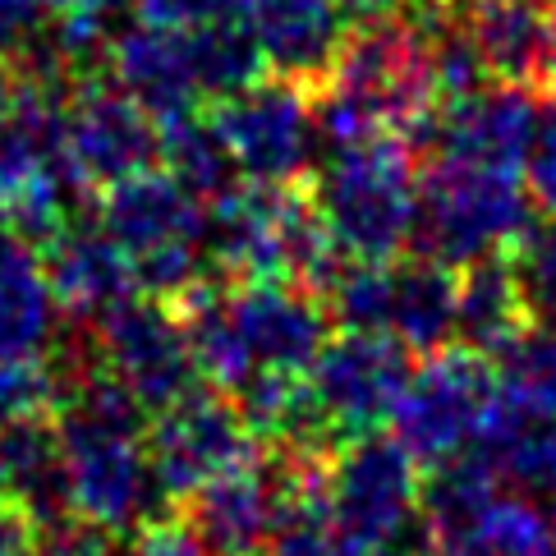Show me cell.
Returning <instances> with one entry per match:
<instances>
[{
    "mask_svg": "<svg viewBox=\"0 0 556 556\" xmlns=\"http://www.w3.org/2000/svg\"><path fill=\"white\" fill-rule=\"evenodd\" d=\"M419 152L405 138H372L313 166L308 189L336 249L354 263H395L419 222Z\"/></svg>",
    "mask_w": 556,
    "mask_h": 556,
    "instance_id": "cell-1",
    "label": "cell"
},
{
    "mask_svg": "<svg viewBox=\"0 0 556 556\" xmlns=\"http://www.w3.org/2000/svg\"><path fill=\"white\" fill-rule=\"evenodd\" d=\"M533 222V198L520 170L428 162L419 170V222L409 253L446 267H469L488 253H506Z\"/></svg>",
    "mask_w": 556,
    "mask_h": 556,
    "instance_id": "cell-2",
    "label": "cell"
},
{
    "mask_svg": "<svg viewBox=\"0 0 556 556\" xmlns=\"http://www.w3.org/2000/svg\"><path fill=\"white\" fill-rule=\"evenodd\" d=\"M65 97L61 84L24 78L0 134V226L28 249L74 226L70 212L84 193L65 156Z\"/></svg>",
    "mask_w": 556,
    "mask_h": 556,
    "instance_id": "cell-3",
    "label": "cell"
},
{
    "mask_svg": "<svg viewBox=\"0 0 556 556\" xmlns=\"http://www.w3.org/2000/svg\"><path fill=\"white\" fill-rule=\"evenodd\" d=\"M496 405V372L492 359L465 345L428 354L424 368H414L409 387L395 405V442H401L419 469H442L469 455Z\"/></svg>",
    "mask_w": 556,
    "mask_h": 556,
    "instance_id": "cell-4",
    "label": "cell"
},
{
    "mask_svg": "<svg viewBox=\"0 0 556 556\" xmlns=\"http://www.w3.org/2000/svg\"><path fill=\"white\" fill-rule=\"evenodd\" d=\"M419 465L395 437H354L327 465V502L336 539L391 556L419 525Z\"/></svg>",
    "mask_w": 556,
    "mask_h": 556,
    "instance_id": "cell-5",
    "label": "cell"
},
{
    "mask_svg": "<svg viewBox=\"0 0 556 556\" xmlns=\"http://www.w3.org/2000/svg\"><path fill=\"white\" fill-rule=\"evenodd\" d=\"M55 428H61L70 506L78 520H92L111 533H129L170 510L162 488H156L148 446L134 432L102 428L92 419H78L70 409H61Z\"/></svg>",
    "mask_w": 556,
    "mask_h": 556,
    "instance_id": "cell-6",
    "label": "cell"
},
{
    "mask_svg": "<svg viewBox=\"0 0 556 556\" xmlns=\"http://www.w3.org/2000/svg\"><path fill=\"white\" fill-rule=\"evenodd\" d=\"M257 451L263 442L244 424L240 405L207 382L156 414L148 432V460L170 510H180L193 492H203L226 469L253 460Z\"/></svg>",
    "mask_w": 556,
    "mask_h": 556,
    "instance_id": "cell-7",
    "label": "cell"
},
{
    "mask_svg": "<svg viewBox=\"0 0 556 556\" xmlns=\"http://www.w3.org/2000/svg\"><path fill=\"white\" fill-rule=\"evenodd\" d=\"M92 345H97V364H106L121 377L143 401L148 414H162L203 387L180 313L152 300V294H134V300L97 317Z\"/></svg>",
    "mask_w": 556,
    "mask_h": 556,
    "instance_id": "cell-8",
    "label": "cell"
},
{
    "mask_svg": "<svg viewBox=\"0 0 556 556\" xmlns=\"http://www.w3.org/2000/svg\"><path fill=\"white\" fill-rule=\"evenodd\" d=\"M414 377V350L391 331H331V341L308 368L327 424L341 442L382 432Z\"/></svg>",
    "mask_w": 556,
    "mask_h": 556,
    "instance_id": "cell-9",
    "label": "cell"
},
{
    "mask_svg": "<svg viewBox=\"0 0 556 556\" xmlns=\"http://www.w3.org/2000/svg\"><path fill=\"white\" fill-rule=\"evenodd\" d=\"M216 129L240 162V175L253 185H294L313 175L317 152V121L313 97L286 78H257L230 102L207 106Z\"/></svg>",
    "mask_w": 556,
    "mask_h": 556,
    "instance_id": "cell-10",
    "label": "cell"
},
{
    "mask_svg": "<svg viewBox=\"0 0 556 556\" xmlns=\"http://www.w3.org/2000/svg\"><path fill=\"white\" fill-rule=\"evenodd\" d=\"M65 156L78 189H111L162 156V129L115 78L84 74L65 97Z\"/></svg>",
    "mask_w": 556,
    "mask_h": 556,
    "instance_id": "cell-11",
    "label": "cell"
},
{
    "mask_svg": "<svg viewBox=\"0 0 556 556\" xmlns=\"http://www.w3.org/2000/svg\"><path fill=\"white\" fill-rule=\"evenodd\" d=\"M230 313L253 372H308L331 341V313L294 281H230Z\"/></svg>",
    "mask_w": 556,
    "mask_h": 556,
    "instance_id": "cell-12",
    "label": "cell"
},
{
    "mask_svg": "<svg viewBox=\"0 0 556 556\" xmlns=\"http://www.w3.org/2000/svg\"><path fill=\"white\" fill-rule=\"evenodd\" d=\"M249 18L267 74L304 88L308 97L331 78L350 37L341 0H249Z\"/></svg>",
    "mask_w": 556,
    "mask_h": 556,
    "instance_id": "cell-13",
    "label": "cell"
},
{
    "mask_svg": "<svg viewBox=\"0 0 556 556\" xmlns=\"http://www.w3.org/2000/svg\"><path fill=\"white\" fill-rule=\"evenodd\" d=\"M102 226L129 257L207 240V207L166 170H138L102 193Z\"/></svg>",
    "mask_w": 556,
    "mask_h": 556,
    "instance_id": "cell-14",
    "label": "cell"
},
{
    "mask_svg": "<svg viewBox=\"0 0 556 556\" xmlns=\"http://www.w3.org/2000/svg\"><path fill=\"white\" fill-rule=\"evenodd\" d=\"M488 74L510 88H547L556 10L529 0H451Z\"/></svg>",
    "mask_w": 556,
    "mask_h": 556,
    "instance_id": "cell-15",
    "label": "cell"
},
{
    "mask_svg": "<svg viewBox=\"0 0 556 556\" xmlns=\"http://www.w3.org/2000/svg\"><path fill=\"white\" fill-rule=\"evenodd\" d=\"M111 78L121 84L152 121H175V115L203 111V88H198L193 51L185 33L129 24L111 37Z\"/></svg>",
    "mask_w": 556,
    "mask_h": 556,
    "instance_id": "cell-16",
    "label": "cell"
},
{
    "mask_svg": "<svg viewBox=\"0 0 556 556\" xmlns=\"http://www.w3.org/2000/svg\"><path fill=\"white\" fill-rule=\"evenodd\" d=\"M47 281L55 304L74 317H102L115 304L134 300V257L102 226L74 222L47 244Z\"/></svg>",
    "mask_w": 556,
    "mask_h": 556,
    "instance_id": "cell-17",
    "label": "cell"
},
{
    "mask_svg": "<svg viewBox=\"0 0 556 556\" xmlns=\"http://www.w3.org/2000/svg\"><path fill=\"white\" fill-rule=\"evenodd\" d=\"M0 469L10 483V502L33 529H47L65 520L70 506V473H65V446L61 428L42 419H24L0 428Z\"/></svg>",
    "mask_w": 556,
    "mask_h": 556,
    "instance_id": "cell-18",
    "label": "cell"
},
{
    "mask_svg": "<svg viewBox=\"0 0 556 556\" xmlns=\"http://www.w3.org/2000/svg\"><path fill=\"white\" fill-rule=\"evenodd\" d=\"M455 300L460 271L432 257L405 253L391 263V336L414 354H442L455 345Z\"/></svg>",
    "mask_w": 556,
    "mask_h": 556,
    "instance_id": "cell-19",
    "label": "cell"
},
{
    "mask_svg": "<svg viewBox=\"0 0 556 556\" xmlns=\"http://www.w3.org/2000/svg\"><path fill=\"white\" fill-rule=\"evenodd\" d=\"M533 317L525 308L520 281L506 253H488L479 263L460 267V300H455V345L483 359H496L515 336L529 331Z\"/></svg>",
    "mask_w": 556,
    "mask_h": 556,
    "instance_id": "cell-20",
    "label": "cell"
},
{
    "mask_svg": "<svg viewBox=\"0 0 556 556\" xmlns=\"http://www.w3.org/2000/svg\"><path fill=\"white\" fill-rule=\"evenodd\" d=\"M61 304L51 294L47 271L24 240L0 249V359H42L55 341Z\"/></svg>",
    "mask_w": 556,
    "mask_h": 556,
    "instance_id": "cell-21",
    "label": "cell"
},
{
    "mask_svg": "<svg viewBox=\"0 0 556 556\" xmlns=\"http://www.w3.org/2000/svg\"><path fill=\"white\" fill-rule=\"evenodd\" d=\"M162 162H166L170 180L185 185L203 207L222 203L226 193L244 185L240 162H235L226 134L216 129L207 106L175 115V121H162Z\"/></svg>",
    "mask_w": 556,
    "mask_h": 556,
    "instance_id": "cell-22",
    "label": "cell"
},
{
    "mask_svg": "<svg viewBox=\"0 0 556 556\" xmlns=\"http://www.w3.org/2000/svg\"><path fill=\"white\" fill-rule=\"evenodd\" d=\"M185 37H189L198 88H203L207 106L230 102V97H240L244 88H253L257 78H267V61H263V47H257V33H253L249 14L222 18V24L185 33Z\"/></svg>",
    "mask_w": 556,
    "mask_h": 556,
    "instance_id": "cell-23",
    "label": "cell"
},
{
    "mask_svg": "<svg viewBox=\"0 0 556 556\" xmlns=\"http://www.w3.org/2000/svg\"><path fill=\"white\" fill-rule=\"evenodd\" d=\"M496 391L515 409L556 424V327H529L492 359Z\"/></svg>",
    "mask_w": 556,
    "mask_h": 556,
    "instance_id": "cell-24",
    "label": "cell"
},
{
    "mask_svg": "<svg viewBox=\"0 0 556 556\" xmlns=\"http://www.w3.org/2000/svg\"><path fill=\"white\" fill-rule=\"evenodd\" d=\"M336 331H391V263H350L323 294Z\"/></svg>",
    "mask_w": 556,
    "mask_h": 556,
    "instance_id": "cell-25",
    "label": "cell"
},
{
    "mask_svg": "<svg viewBox=\"0 0 556 556\" xmlns=\"http://www.w3.org/2000/svg\"><path fill=\"white\" fill-rule=\"evenodd\" d=\"M533 327H556V216H539L506 249Z\"/></svg>",
    "mask_w": 556,
    "mask_h": 556,
    "instance_id": "cell-26",
    "label": "cell"
},
{
    "mask_svg": "<svg viewBox=\"0 0 556 556\" xmlns=\"http://www.w3.org/2000/svg\"><path fill=\"white\" fill-rule=\"evenodd\" d=\"M65 395V372L51 359H0V428L42 419Z\"/></svg>",
    "mask_w": 556,
    "mask_h": 556,
    "instance_id": "cell-27",
    "label": "cell"
},
{
    "mask_svg": "<svg viewBox=\"0 0 556 556\" xmlns=\"http://www.w3.org/2000/svg\"><path fill=\"white\" fill-rule=\"evenodd\" d=\"M520 175L539 216H556V88H539L533 97V125Z\"/></svg>",
    "mask_w": 556,
    "mask_h": 556,
    "instance_id": "cell-28",
    "label": "cell"
},
{
    "mask_svg": "<svg viewBox=\"0 0 556 556\" xmlns=\"http://www.w3.org/2000/svg\"><path fill=\"white\" fill-rule=\"evenodd\" d=\"M240 14H249V0H138V24L170 33H198Z\"/></svg>",
    "mask_w": 556,
    "mask_h": 556,
    "instance_id": "cell-29",
    "label": "cell"
},
{
    "mask_svg": "<svg viewBox=\"0 0 556 556\" xmlns=\"http://www.w3.org/2000/svg\"><path fill=\"white\" fill-rule=\"evenodd\" d=\"M51 24H55V10L47 0H0V61L24 65L51 37Z\"/></svg>",
    "mask_w": 556,
    "mask_h": 556,
    "instance_id": "cell-30",
    "label": "cell"
},
{
    "mask_svg": "<svg viewBox=\"0 0 556 556\" xmlns=\"http://www.w3.org/2000/svg\"><path fill=\"white\" fill-rule=\"evenodd\" d=\"M33 556H115V533L92 520H78V515H65V520L37 529Z\"/></svg>",
    "mask_w": 556,
    "mask_h": 556,
    "instance_id": "cell-31",
    "label": "cell"
},
{
    "mask_svg": "<svg viewBox=\"0 0 556 556\" xmlns=\"http://www.w3.org/2000/svg\"><path fill=\"white\" fill-rule=\"evenodd\" d=\"M129 556H212V552L189 529V520L180 510H166V515H156V520H148L143 529H138Z\"/></svg>",
    "mask_w": 556,
    "mask_h": 556,
    "instance_id": "cell-32",
    "label": "cell"
},
{
    "mask_svg": "<svg viewBox=\"0 0 556 556\" xmlns=\"http://www.w3.org/2000/svg\"><path fill=\"white\" fill-rule=\"evenodd\" d=\"M33 539H37V529L18 510L0 515V556H33Z\"/></svg>",
    "mask_w": 556,
    "mask_h": 556,
    "instance_id": "cell-33",
    "label": "cell"
},
{
    "mask_svg": "<svg viewBox=\"0 0 556 556\" xmlns=\"http://www.w3.org/2000/svg\"><path fill=\"white\" fill-rule=\"evenodd\" d=\"M55 14H92V18H111L121 10V0H47Z\"/></svg>",
    "mask_w": 556,
    "mask_h": 556,
    "instance_id": "cell-34",
    "label": "cell"
},
{
    "mask_svg": "<svg viewBox=\"0 0 556 556\" xmlns=\"http://www.w3.org/2000/svg\"><path fill=\"white\" fill-rule=\"evenodd\" d=\"M391 556H432V543H428V529H424V515H419V525H414L409 539L395 547Z\"/></svg>",
    "mask_w": 556,
    "mask_h": 556,
    "instance_id": "cell-35",
    "label": "cell"
},
{
    "mask_svg": "<svg viewBox=\"0 0 556 556\" xmlns=\"http://www.w3.org/2000/svg\"><path fill=\"white\" fill-rule=\"evenodd\" d=\"M14 97H18V88L10 84V74L0 70V134H5V125H10V115H14Z\"/></svg>",
    "mask_w": 556,
    "mask_h": 556,
    "instance_id": "cell-36",
    "label": "cell"
},
{
    "mask_svg": "<svg viewBox=\"0 0 556 556\" xmlns=\"http://www.w3.org/2000/svg\"><path fill=\"white\" fill-rule=\"evenodd\" d=\"M331 556H382V552H372V547H364V543H350V539H336Z\"/></svg>",
    "mask_w": 556,
    "mask_h": 556,
    "instance_id": "cell-37",
    "label": "cell"
},
{
    "mask_svg": "<svg viewBox=\"0 0 556 556\" xmlns=\"http://www.w3.org/2000/svg\"><path fill=\"white\" fill-rule=\"evenodd\" d=\"M5 506H10V483H5V469H0V515H5Z\"/></svg>",
    "mask_w": 556,
    "mask_h": 556,
    "instance_id": "cell-38",
    "label": "cell"
},
{
    "mask_svg": "<svg viewBox=\"0 0 556 556\" xmlns=\"http://www.w3.org/2000/svg\"><path fill=\"white\" fill-rule=\"evenodd\" d=\"M409 10H424V5H442V0H405Z\"/></svg>",
    "mask_w": 556,
    "mask_h": 556,
    "instance_id": "cell-39",
    "label": "cell"
},
{
    "mask_svg": "<svg viewBox=\"0 0 556 556\" xmlns=\"http://www.w3.org/2000/svg\"><path fill=\"white\" fill-rule=\"evenodd\" d=\"M547 88H556V47H552V70H547Z\"/></svg>",
    "mask_w": 556,
    "mask_h": 556,
    "instance_id": "cell-40",
    "label": "cell"
},
{
    "mask_svg": "<svg viewBox=\"0 0 556 556\" xmlns=\"http://www.w3.org/2000/svg\"><path fill=\"white\" fill-rule=\"evenodd\" d=\"M529 5H547V10H556V0H529Z\"/></svg>",
    "mask_w": 556,
    "mask_h": 556,
    "instance_id": "cell-41",
    "label": "cell"
},
{
    "mask_svg": "<svg viewBox=\"0 0 556 556\" xmlns=\"http://www.w3.org/2000/svg\"><path fill=\"white\" fill-rule=\"evenodd\" d=\"M5 240H10V230H5V226H0V249H5Z\"/></svg>",
    "mask_w": 556,
    "mask_h": 556,
    "instance_id": "cell-42",
    "label": "cell"
}]
</instances>
